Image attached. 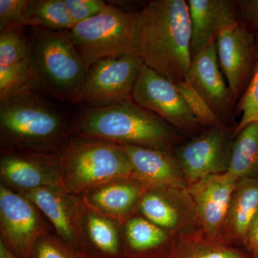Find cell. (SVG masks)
<instances>
[{
	"label": "cell",
	"mask_w": 258,
	"mask_h": 258,
	"mask_svg": "<svg viewBox=\"0 0 258 258\" xmlns=\"http://www.w3.org/2000/svg\"><path fill=\"white\" fill-rule=\"evenodd\" d=\"M35 87L0 98L1 152L57 154L72 137L71 123Z\"/></svg>",
	"instance_id": "cell-1"
},
{
	"label": "cell",
	"mask_w": 258,
	"mask_h": 258,
	"mask_svg": "<svg viewBox=\"0 0 258 258\" xmlns=\"http://www.w3.org/2000/svg\"><path fill=\"white\" fill-rule=\"evenodd\" d=\"M137 55L144 64L174 83L191 62V28L185 0H154L139 10Z\"/></svg>",
	"instance_id": "cell-2"
},
{
	"label": "cell",
	"mask_w": 258,
	"mask_h": 258,
	"mask_svg": "<svg viewBox=\"0 0 258 258\" xmlns=\"http://www.w3.org/2000/svg\"><path fill=\"white\" fill-rule=\"evenodd\" d=\"M73 136L170 152L174 127L132 100L101 108H83L71 121Z\"/></svg>",
	"instance_id": "cell-3"
},
{
	"label": "cell",
	"mask_w": 258,
	"mask_h": 258,
	"mask_svg": "<svg viewBox=\"0 0 258 258\" xmlns=\"http://www.w3.org/2000/svg\"><path fill=\"white\" fill-rule=\"evenodd\" d=\"M35 29L29 38L30 69L35 87L60 101L74 103L88 69L69 30Z\"/></svg>",
	"instance_id": "cell-4"
},
{
	"label": "cell",
	"mask_w": 258,
	"mask_h": 258,
	"mask_svg": "<svg viewBox=\"0 0 258 258\" xmlns=\"http://www.w3.org/2000/svg\"><path fill=\"white\" fill-rule=\"evenodd\" d=\"M57 163L62 188L76 196L108 180L133 178L123 147L102 139L72 136Z\"/></svg>",
	"instance_id": "cell-5"
},
{
	"label": "cell",
	"mask_w": 258,
	"mask_h": 258,
	"mask_svg": "<svg viewBox=\"0 0 258 258\" xmlns=\"http://www.w3.org/2000/svg\"><path fill=\"white\" fill-rule=\"evenodd\" d=\"M139 11L109 8L76 24L70 35L87 69L106 57L137 55Z\"/></svg>",
	"instance_id": "cell-6"
},
{
	"label": "cell",
	"mask_w": 258,
	"mask_h": 258,
	"mask_svg": "<svg viewBox=\"0 0 258 258\" xmlns=\"http://www.w3.org/2000/svg\"><path fill=\"white\" fill-rule=\"evenodd\" d=\"M143 60L137 54L106 57L88 69L74 103L101 108L132 100Z\"/></svg>",
	"instance_id": "cell-7"
},
{
	"label": "cell",
	"mask_w": 258,
	"mask_h": 258,
	"mask_svg": "<svg viewBox=\"0 0 258 258\" xmlns=\"http://www.w3.org/2000/svg\"><path fill=\"white\" fill-rule=\"evenodd\" d=\"M41 214L28 198L1 183L0 240L15 257L31 258L37 241L49 232Z\"/></svg>",
	"instance_id": "cell-8"
},
{
	"label": "cell",
	"mask_w": 258,
	"mask_h": 258,
	"mask_svg": "<svg viewBox=\"0 0 258 258\" xmlns=\"http://www.w3.org/2000/svg\"><path fill=\"white\" fill-rule=\"evenodd\" d=\"M132 100L174 128L194 130L200 125L185 104L175 83L146 64L134 86Z\"/></svg>",
	"instance_id": "cell-9"
},
{
	"label": "cell",
	"mask_w": 258,
	"mask_h": 258,
	"mask_svg": "<svg viewBox=\"0 0 258 258\" xmlns=\"http://www.w3.org/2000/svg\"><path fill=\"white\" fill-rule=\"evenodd\" d=\"M231 148L227 131L220 124L176 148L173 155L189 186L207 176L225 172Z\"/></svg>",
	"instance_id": "cell-10"
},
{
	"label": "cell",
	"mask_w": 258,
	"mask_h": 258,
	"mask_svg": "<svg viewBox=\"0 0 258 258\" xmlns=\"http://www.w3.org/2000/svg\"><path fill=\"white\" fill-rule=\"evenodd\" d=\"M220 69L234 99L242 98L257 62L255 32L242 23L222 32L216 40Z\"/></svg>",
	"instance_id": "cell-11"
},
{
	"label": "cell",
	"mask_w": 258,
	"mask_h": 258,
	"mask_svg": "<svg viewBox=\"0 0 258 258\" xmlns=\"http://www.w3.org/2000/svg\"><path fill=\"white\" fill-rule=\"evenodd\" d=\"M136 214L173 235L200 227L188 188H147Z\"/></svg>",
	"instance_id": "cell-12"
},
{
	"label": "cell",
	"mask_w": 258,
	"mask_h": 258,
	"mask_svg": "<svg viewBox=\"0 0 258 258\" xmlns=\"http://www.w3.org/2000/svg\"><path fill=\"white\" fill-rule=\"evenodd\" d=\"M237 181L234 176L223 172L207 176L188 186L199 227L210 238L224 242L226 220Z\"/></svg>",
	"instance_id": "cell-13"
},
{
	"label": "cell",
	"mask_w": 258,
	"mask_h": 258,
	"mask_svg": "<svg viewBox=\"0 0 258 258\" xmlns=\"http://www.w3.org/2000/svg\"><path fill=\"white\" fill-rule=\"evenodd\" d=\"M2 183L18 192L42 187L62 188L57 154L1 152Z\"/></svg>",
	"instance_id": "cell-14"
},
{
	"label": "cell",
	"mask_w": 258,
	"mask_h": 258,
	"mask_svg": "<svg viewBox=\"0 0 258 258\" xmlns=\"http://www.w3.org/2000/svg\"><path fill=\"white\" fill-rule=\"evenodd\" d=\"M19 193L37 207L53 227L56 236L80 256L78 227L81 198L56 187Z\"/></svg>",
	"instance_id": "cell-15"
},
{
	"label": "cell",
	"mask_w": 258,
	"mask_h": 258,
	"mask_svg": "<svg viewBox=\"0 0 258 258\" xmlns=\"http://www.w3.org/2000/svg\"><path fill=\"white\" fill-rule=\"evenodd\" d=\"M186 3L191 21V57L216 40L222 32L241 24L236 1L188 0Z\"/></svg>",
	"instance_id": "cell-16"
},
{
	"label": "cell",
	"mask_w": 258,
	"mask_h": 258,
	"mask_svg": "<svg viewBox=\"0 0 258 258\" xmlns=\"http://www.w3.org/2000/svg\"><path fill=\"white\" fill-rule=\"evenodd\" d=\"M78 237L81 258H119L123 254L121 224L89 208L82 200Z\"/></svg>",
	"instance_id": "cell-17"
},
{
	"label": "cell",
	"mask_w": 258,
	"mask_h": 258,
	"mask_svg": "<svg viewBox=\"0 0 258 258\" xmlns=\"http://www.w3.org/2000/svg\"><path fill=\"white\" fill-rule=\"evenodd\" d=\"M147 189L134 178H116L93 186L79 197L89 208L122 225L137 213Z\"/></svg>",
	"instance_id": "cell-18"
},
{
	"label": "cell",
	"mask_w": 258,
	"mask_h": 258,
	"mask_svg": "<svg viewBox=\"0 0 258 258\" xmlns=\"http://www.w3.org/2000/svg\"><path fill=\"white\" fill-rule=\"evenodd\" d=\"M128 157L132 177L147 188L187 189L175 158L169 151L120 144Z\"/></svg>",
	"instance_id": "cell-19"
},
{
	"label": "cell",
	"mask_w": 258,
	"mask_h": 258,
	"mask_svg": "<svg viewBox=\"0 0 258 258\" xmlns=\"http://www.w3.org/2000/svg\"><path fill=\"white\" fill-rule=\"evenodd\" d=\"M35 87L30 69V45L23 27L0 32V98Z\"/></svg>",
	"instance_id": "cell-20"
},
{
	"label": "cell",
	"mask_w": 258,
	"mask_h": 258,
	"mask_svg": "<svg viewBox=\"0 0 258 258\" xmlns=\"http://www.w3.org/2000/svg\"><path fill=\"white\" fill-rule=\"evenodd\" d=\"M185 79L218 116L227 113L235 99L219 64L215 40L192 57Z\"/></svg>",
	"instance_id": "cell-21"
},
{
	"label": "cell",
	"mask_w": 258,
	"mask_h": 258,
	"mask_svg": "<svg viewBox=\"0 0 258 258\" xmlns=\"http://www.w3.org/2000/svg\"><path fill=\"white\" fill-rule=\"evenodd\" d=\"M258 214V179L237 180L231 198L223 241L243 247L247 232Z\"/></svg>",
	"instance_id": "cell-22"
},
{
	"label": "cell",
	"mask_w": 258,
	"mask_h": 258,
	"mask_svg": "<svg viewBox=\"0 0 258 258\" xmlns=\"http://www.w3.org/2000/svg\"><path fill=\"white\" fill-rule=\"evenodd\" d=\"M121 232L127 258H160L174 236L138 214L122 224Z\"/></svg>",
	"instance_id": "cell-23"
},
{
	"label": "cell",
	"mask_w": 258,
	"mask_h": 258,
	"mask_svg": "<svg viewBox=\"0 0 258 258\" xmlns=\"http://www.w3.org/2000/svg\"><path fill=\"white\" fill-rule=\"evenodd\" d=\"M160 258H250L244 250L205 235L200 227L173 237Z\"/></svg>",
	"instance_id": "cell-24"
},
{
	"label": "cell",
	"mask_w": 258,
	"mask_h": 258,
	"mask_svg": "<svg viewBox=\"0 0 258 258\" xmlns=\"http://www.w3.org/2000/svg\"><path fill=\"white\" fill-rule=\"evenodd\" d=\"M236 136L225 172L237 180L258 179V122L247 125Z\"/></svg>",
	"instance_id": "cell-25"
},
{
	"label": "cell",
	"mask_w": 258,
	"mask_h": 258,
	"mask_svg": "<svg viewBox=\"0 0 258 258\" xmlns=\"http://www.w3.org/2000/svg\"><path fill=\"white\" fill-rule=\"evenodd\" d=\"M28 20L29 27L52 31L71 30L76 25L64 0H31Z\"/></svg>",
	"instance_id": "cell-26"
},
{
	"label": "cell",
	"mask_w": 258,
	"mask_h": 258,
	"mask_svg": "<svg viewBox=\"0 0 258 258\" xmlns=\"http://www.w3.org/2000/svg\"><path fill=\"white\" fill-rule=\"evenodd\" d=\"M175 86L188 109L200 125H208L211 127L220 125V117L210 108L187 79L176 83Z\"/></svg>",
	"instance_id": "cell-27"
},
{
	"label": "cell",
	"mask_w": 258,
	"mask_h": 258,
	"mask_svg": "<svg viewBox=\"0 0 258 258\" xmlns=\"http://www.w3.org/2000/svg\"><path fill=\"white\" fill-rule=\"evenodd\" d=\"M255 38L257 42V62L250 82L238 104L241 119L235 129V135H237L247 125L258 122V32H255Z\"/></svg>",
	"instance_id": "cell-28"
},
{
	"label": "cell",
	"mask_w": 258,
	"mask_h": 258,
	"mask_svg": "<svg viewBox=\"0 0 258 258\" xmlns=\"http://www.w3.org/2000/svg\"><path fill=\"white\" fill-rule=\"evenodd\" d=\"M31 0H0V32L13 26H28V9Z\"/></svg>",
	"instance_id": "cell-29"
},
{
	"label": "cell",
	"mask_w": 258,
	"mask_h": 258,
	"mask_svg": "<svg viewBox=\"0 0 258 258\" xmlns=\"http://www.w3.org/2000/svg\"><path fill=\"white\" fill-rule=\"evenodd\" d=\"M31 258H81L57 236L50 232L42 236L35 244Z\"/></svg>",
	"instance_id": "cell-30"
},
{
	"label": "cell",
	"mask_w": 258,
	"mask_h": 258,
	"mask_svg": "<svg viewBox=\"0 0 258 258\" xmlns=\"http://www.w3.org/2000/svg\"><path fill=\"white\" fill-rule=\"evenodd\" d=\"M75 24L96 16L108 9L110 4L100 0H64Z\"/></svg>",
	"instance_id": "cell-31"
},
{
	"label": "cell",
	"mask_w": 258,
	"mask_h": 258,
	"mask_svg": "<svg viewBox=\"0 0 258 258\" xmlns=\"http://www.w3.org/2000/svg\"><path fill=\"white\" fill-rule=\"evenodd\" d=\"M237 2L241 19L254 32H258V0H239Z\"/></svg>",
	"instance_id": "cell-32"
},
{
	"label": "cell",
	"mask_w": 258,
	"mask_h": 258,
	"mask_svg": "<svg viewBox=\"0 0 258 258\" xmlns=\"http://www.w3.org/2000/svg\"><path fill=\"white\" fill-rule=\"evenodd\" d=\"M242 247L250 258H258V214L249 227Z\"/></svg>",
	"instance_id": "cell-33"
},
{
	"label": "cell",
	"mask_w": 258,
	"mask_h": 258,
	"mask_svg": "<svg viewBox=\"0 0 258 258\" xmlns=\"http://www.w3.org/2000/svg\"><path fill=\"white\" fill-rule=\"evenodd\" d=\"M0 258H18L8 250L1 240H0Z\"/></svg>",
	"instance_id": "cell-34"
}]
</instances>
